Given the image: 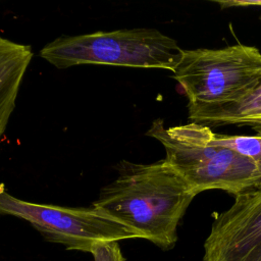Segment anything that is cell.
<instances>
[{
	"instance_id": "1",
	"label": "cell",
	"mask_w": 261,
	"mask_h": 261,
	"mask_svg": "<svg viewBox=\"0 0 261 261\" xmlns=\"http://www.w3.org/2000/svg\"><path fill=\"white\" fill-rule=\"evenodd\" d=\"M116 170L115 179L100 190L91 207L130 228L138 239L171 249L178 223L196 197L190 186L164 159L122 160Z\"/></svg>"
},
{
	"instance_id": "2",
	"label": "cell",
	"mask_w": 261,
	"mask_h": 261,
	"mask_svg": "<svg viewBox=\"0 0 261 261\" xmlns=\"http://www.w3.org/2000/svg\"><path fill=\"white\" fill-rule=\"evenodd\" d=\"M146 135L162 144L164 160L196 196L208 190H221L236 198L261 189V165L216 143L210 126L189 122L165 127L159 118Z\"/></svg>"
},
{
	"instance_id": "3",
	"label": "cell",
	"mask_w": 261,
	"mask_h": 261,
	"mask_svg": "<svg viewBox=\"0 0 261 261\" xmlns=\"http://www.w3.org/2000/svg\"><path fill=\"white\" fill-rule=\"evenodd\" d=\"M182 53L175 40L155 29L141 28L60 37L43 47L40 56L60 69L100 64L173 72Z\"/></svg>"
},
{
	"instance_id": "4",
	"label": "cell",
	"mask_w": 261,
	"mask_h": 261,
	"mask_svg": "<svg viewBox=\"0 0 261 261\" xmlns=\"http://www.w3.org/2000/svg\"><path fill=\"white\" fill-rule=\"evenodd\" d=\"M173 79L187 96L188 105L234 102L261 82V52L244 44L184 50Z\"/></svg>"
},
{
	"instance_id": "5",
	"label": "cell",
	"mask_w": 261,
	"mask_h": 261,
	"mask_svg": "<svg viewBox=\"0 0 261 261\" xmlns=\"http://www.w3.org/2000/svg\"><path fill=\"white\" fill-rule=\"evenodd\" d=\"M0 215H11L29 221L47 241L68 250L91 253L100 243L138 239L124 224L90 208L43 205L10 195L0 182Z\"/></svg>"
},
{
	"instance_id": "6",
	"label": "cell",
	"mask_w": 261,
	"mask_h": 261,
	"mask_svg": "<svg viewBox=\"0 0 261 261\" xmlns=\"http://www.w3.org/2000/svg\"><path fill=\"white\" fill-rule=\"evenodd\" d=\"M204 261H261V189L234 198L214 220Z\"/></svg>"
},
{
	"instance_id": "7",
	"label": "cell",
	"mask_w": 261,
	"mask_h": 261,
	"mask_svg": "<svg viewBox=\"0 0 261 261\" xmlns=\"http://www.w3.org/2000/svg\"><path fill=\"white\" fill-rule=\"evenodd\" d=\"M32 57L31 46L0 36V139L14 110L19 88Z\"/></svg>"
},
{
	"instance_id": "8",
	"label": "cell",
	"mask_w": 261,
	"mask_h": 261,
	"mask_svg": "<svg viewBox=\"0 0 261 261\" xmlns=\"http://www.w3.org/2000/svg\"><path fill=\"white\" fill-rule=\"evenodd\" d=\"M189 119L204 125H249L261 128V82L234 102L217 106L188 105Z\"/></svg>"
},
{
	"instance_id": "9",
	"label": "cell",
	"mask_w": 261,
	"mask_h": 261,
	"mask_svg": "<svg viewBox=\"0 0 261 261\" xmlns=\"http://www.w3.org/2000/svg\"><path fill=\"white\" fill-rule=\"evenodd\" d=\"M214 141L261 165V128H256V134L251 136L214 133Z\"/></svg>"
},
{
	"instance_id": "10",
	"label": "cell",
	"mask_w": 261,
	"mask_h": 261,
	"mask_svg": "<svg viewBox=\"0 0 261 261\" xmlns=\"http://www.w3.org/2000/svg\"><path fill=\"white\" fill-rule=\"evenodd\" d=\"M94 261H125L118 242L97 244L91 251Z\"/></svg>"
},
{
	"instance_id": "11",
	"label": "cell",
	"mask_w": 261,
	"mask_h": 261,
	"mask_svg": "<svg viewBox=\"0 0 261 261\" xmlns=\"http://www.w3.org/2000/svg\"><path fill=\"white\" fill-rule=\"evenodd\" d=\"M215 3L222 8L228 7H261V0H215Z\"/></svg>"
}]
</instances>
